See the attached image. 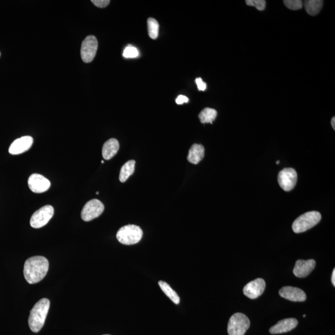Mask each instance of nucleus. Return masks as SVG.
<instances>
[{
  "label": "nucleus",
  "mask_w": 335,
  "mask_h": 335,
  "mask_svg": "<svg viewBox=\"0 0 335 335\" xmlns=\"http://www.w3.org/2000/svg\"><path fill=\"white\" fill-rule=\"evenodd\" d=\"M196 85L197 86V88H198V90L199 91H205L206 88H207V85H206L205 83L202 81V80L200 78L196 79Z\"/></svg>",
  "instance_id": "obj_27"
},
{
  "label": "nucleus",
  "mask_w": 335,
  "mask_h": 335,
  "mask_svg": "<svg viewBox=\"0 0 335 335\" xmlns=\"http://www.w3.org/2000/svg\"><path fill=\"white\" fill-rule=\"evenodd\" d=\"M28 185L33 193H42L50 188V182L41 174L34 173L29 177Z\"/></svg>",
  "instance_id": "obj_10"
},
{
  "label": "nucleus",
  "mask_w": 335,
  "mask_h": 335,
  "mask_svg": "<svg viewBox=\"0 0 335 335\" xmlns=\"http://www.w3.org/2000/svg\"><path fill=\"white\" fill-rule=\"evenodd\" d=\"M298 325L297 320L290 318L280 320L270 329V333L281 334L293 330Z\"/></svg>",
  "instance_id": "obj_15"
},
{
  "label": "nucleus",
  "mask_w": 335,
  "mask_h": 335,
  "mask_svg": "<svg viewBox=\"0 0 335 335\" xmlns=\"http://www.w3.org/2000/svg\"><path fill=\"white\" fill-rule=\"evenodd\" d=\"M189 101V99L187 97L183 95H179L176 99V102L177 105H183L184 103H187Z\"/></svg>",
  "instance_id": "obj_28"
},
{
  "label": "nucleus",
  "mask_w": 335,
  "mask_h": 335,
  "mask_svg": "<svg viewBox=\"0 0 335 335\" xmlns=\"http://www.w3.org/2000/svg\"><path fill=\"white\" fill-rule=\"evenodd\" d=\"M217 116V112L214 109L206 108L204 109L199 114V118L202 124L211 123L213 124L214 120Z\"/></svg>",
  "instance_id": "obj_20"
},
{
  "label": "nucleus",
  "mask_w": 335,
  "mask_h": 335,
  "mask_svg": "<svg viewBox=\"0 0 335 335\" xmlns=\"http://www.w3.org/2000/svg\"><path fill=\"white\" fill-rule=\"evenodd\" d=\"M250 326V320L245 314H235L229 320L228 333L229 335H244Z\"/></svg>",
  "instance_id": "obj_5"
},
{
  "label": "nucleus",
  "mask_w": 335,
  "mask_h": 335,
  "mask_svg": "<svg viewBox=\"0 0 335 335\" xmlns=\"http://www.w3.org/2000/svg\"><path fill=\"white\" fill-rule=\"evenodd\" d=\"M246 4L250 7H255L259 11L264 10L266 5L265 0H247Z\"/></svg>",
  "instance_id": "obj_25"
},
{
  "label": "nucleus",
  "mask_w": 335,
  "mask_h": 335,
  "mask_svg": "<svg viewBox=\"0 0 335 335\" xmlns=\"http://www.w3.org/2000/svg\"><path fill=\"white\" fill-rule=\"evenodd\" d=\"M142 236L141 228L135 225L124 226L119 229L116 234L117 240L125 245L136 244L141 240Z\"/></svg>",
  "instance_id": "obj_4"
},
{
  "label": "nucleus",
  "mask_w": 335,
  "mask_h": 335,
  "mask_svg": "<svg viewBox=\"0 0 335 335\" xmlns=\"http://www.w3.org/2000/svg\"><path fill=\"white\" fill-rule=\"evenodd\" d=\"M323 2L322 0H308L304 2L306 11L311 16L319 14L323 7Z\"/></svg>",
  "instance_id": "obj_19"
},
{
  "label": "nucleus",
  "mask_w": 335,
  "mask_h": 335,
  "mask_svg": "<svg viewBox=\"0 0 335 335\" xmlns=\"http://www.w3.org/2000/svg\"><path fill=\"white\" fill-rule=\"evenodd\" d=\"M266 282L262 278H257L248 282L243 288V294L251 299H255L264 293Z\"/></svg>",
  "instance_id": "obj_11"
},
{
  "label": "nucleus",
  "mask_w": 335,
  "mask_h": 335,
  "mask_svg": "<svg viewBox=\"0 0 335 335\" xmlns=\"http://www.w3.org/2000/svg\"><path fill=\"white\" fill-rule=\"evenodd\" d=\"M104 335H110V334H104Z\"/></svg>",
  "instance_id": "obj_35"
},
{
  "label": "nucleus",
  "mask_w": 335,
  "mask_h": 335,
  "mask_svg": "<svg viewBox=\"0 0 335 335\" xmlns=\"http://www.w3.org/2000/svg\"><path fill=\"white\" fill-rule=\"evenodd\" d=\"M280 296L293 302H303L307 299L304 291L298 288L285 286L280 289Z\"/></svg>",
  "instance_id": "obj_13"
},
{
  "label": "nucleus",
  "mask_w": 335,
  "mask_h": 335,
  "mask_svg": "<svg viewBox=\"0 0 335 335\" xmlns=\"http://www.w3.org/2000/svg\"><path fill=\"white\" fill-rule=\"evenodd\" d=\"M0 56H1V53H0Z\"/></svg>",
  "instance_id": "obj_36"
},
{
  "label": "nucleus",
  "mask_w": 335,
  "mask_h": 335,
  "mask_svg": "<svg viewBox=\"0 0 335 335\" xmlns=\"http://www.w3.org/2000/svg\"><path fill=\"white\" fill-rule=\"evenodd\" d=\"M135 160H130L122 166L119 174V180L121 183H124L128 179L135 170Z\"/></svg>",
  "instance_id": "obj_18"
},
{
  "label": "nucleus",
  "mask_w": 335,
  "mask_h": 335,
  "mask_svg": "<svg viewBox=\"0 0 335 335\" xmlns=\"http://www.w3.org/2000/svg\"><path fill=\"white\" fill-rule=\"evenodd\" d=\"M98 40L93 36H89L83 41L81 47V57L83 61L90 63L93 61L98 50Z\"/></svg>",
  "instance_id": "obj_8"
},
{
  "label": "nucleus",
  "mask_w": 335,
  "mask_h": 335,
  "mask_svg": "<svg viewBox=\"0 0 335 335\" xmlns=\"http://www.w3.org/2000/svg\"><path fill=\"white\" fill-rule=\"evenodd\" d=\"M122 56L127 59L136 58L139 56V51L136 47L128 45L123 51Z\"/></svg>",
  "instance_id": "obj_23"
},
{
  "label": "nucleus",
  "mask_w": 335,
  "mask_h": 335,
  "mask_svg": "<svg viewBox=\"0 0 335 335\" xmlns=\"http://www.w3.org/2000/svg\"><path fill=\"white\" fill-rule=\"evenodd\" d=\"M280 188L285 191L293 190L297 182V174L293 168H288L280 171L277 176Z\"/></svg>",
  "instance_id": "obj_9"
},
{
  "label": "nucleus",
  "mask_w": 335,
  "mask_h": 335,
  "mask_svg": "<svg viewBox=\"0 0 335 335\" xmlns=\"http://www.w3.org/2000/svg\"><path fill=\"white\" fill-rule=\"evenodd\" d=\"M91 2L98 8H105L110 5V0H92Z\"/></svg>",
  "instance_id": "obj_26"
},
{
  "label": "nucleus",
  "mask_w": 335,
  "mask_h": 335,
  "mask_svg": "<svg viewBox=\"0 0 335 335\" xmlns=\"http://www.w3.org/2000/svg\"><path fill=\"white\" fill-rule=\"evenodd\" d=\"M101 163H104V161H101Z\"/></svg>",
  "instance_id": "obj_34"
},
{
  "label": "nucleus",
  "mask_w": 335,
  "mask_h": 335,
  "mask_svg": "<svg viewBox=\"0 0 335 335\" xmlns=\"http://www.w3.org/2000/svg\"><path fill=\"white\" fill-rule=\"evenodd\" d=\"M105 210V206L98 199H92L87 202L83 208L82 219L85 222L91 221L101 216Z\"/></svg>",
  "instance_id": "obj_7"
},
{
  "label": "nucleus",
  "mask_w": 335,
  "mask_h": 335,
  "mask_svg": "<svg viewBox=\"0 0 335 335\" xmlns=\"http://www.w3.org/2000/svg\"><path fill=\"white\" fill-rule=\"evenodd\" d=\"M331 124L332 127H333V130H335V117H333V118L331 119Z\"/></svg>",
  "instance_id": "obj_30"
},
{
  "label": "nucleus",
  "mask_w": 335,
  "mask_h": 335,
  "mask_svg": "<svg viewBox=\"0 0 335 335\" xmlns=\"http://www.w3.org/2000/svg\"><path fill=\"white\" fill-rule=\"evenodd\" d=\"M331 282H332V284H333V286H335V269H334L333 273H332Z\"/></svg>",
  "instance_id": "obj_29"
},
{
  "label": "nucleus",
  "mask_w": 335,
  "mask_h": 335,
  "mask_svg": "<svg viewBox=\"0 0 335 335\" xmlns=\"http://www.w3.org/2000/svg\"><path fill=\"white\" fill-rule=\"evenodd\" d=\"M49 267L48 261L44 256L31 257L25 261L24 266V276L30 285L36 284L44 278Z\"/></svg>",
  "instance_id": "obj_1"
},
{
  "label": "nucleus",
  "mask_w": 335,
  "mask_h": 335,
  "mask_svg": "<svg viewBox=\"0 0 335 335\" xmlns=\"http://www.w3.org/2000/svg\"><path fill=\"white\" fill-rule=\"evenodd\" d=\"M283 2L286 7L291 10L301 9L303 6V3L300 0H285Z\"/></svg>",
  "instance_id": "obj_24"
},
{
  "label": "nucleus",
  "mask_w": 335,
  "mask_h": 335,
  "mask_svg": "<svg viewBox=\"0 0 335 335\" xmlns=\"http://www.w3.org/2000/svg\"><path fill=\"white\" fill-rule=\"evenodd\" d=\"M96 194H99L98 192H96Z\"/></svg>",
  "instance_id": "obj_32"
},
{
  "label": "nucleus",
  "mask_w": 335,
  "mask_h": 335,
  "mask_svg": "<svg viewBox=\"0 0 335 335\" xmlns=\"http://www.w3.org/2000/svg\"><path fill=\"white\" fill-rule=\"evenodd\" d=\"M279 162H280L279 161H277L276 162V164H279Z\"/></svg>",
  "instance_id": "obj_31"
},
{
  "label": "nucleus",
  "mask_w": 335,
  "mask_h": 335,
  "mask_svg": "<svg viewBox=\"0 0 335 335\" xmlns=\"http://www.w3.org/2000/svg\"><path fill=\"white\" fill-rule=\"evenodd\" d=\"M119 149V143L116 139H111L103 145L102 154L105 160H109L113 158Z\"/></svg>",
  "instance_id": "obj_16"
},
{
  "label": "nucleus",
  "mask_w": 335,
  "mask_h": 335,
  "mask_svg": "<svg viewBox=\"0 0 335 335\" xmlns=\"http://www.w3.org/2000/svg\"><path fill=\"white\" fill-rule=\"evenodd\" d=\"M205 149L203 145L194 144L191 146L187 157L189 162L197 165L204 159Z\"/></svg>",
  "instance_id": "obj_17"
},
{
  "label": "nucleus",
  "mask_w": 335,
  "mask_h": 335,
  "mask_svg": "<svg viewBox=\"0 0 335 335\" xmlns=\"http://www.w3.org/2000/svg\"><path fill=\"white\" fill-rule=\"evenodd\" d=\"M159 285L160 288H161L162 290L163 291V293L167 295V296L170 298V299L172 300L173 302L175 303V304H179L180 298L178 296V295H177L176 292L171 288V286L169 285L167 282L160 280V281L159 282Z\"/></svg>",
  "instance_id": "obj_21"
},
{
  "label": "nucleus",
  "mask_w": 335,
  "mask_h": 335,
  "mask_svg": "<svg viewBox=\"0 0 335 335\" xmlns=\"http://www.w3.org/2000/svg\"><path fill=\"white\" fill-rule=\"evenodd\" d=\"M149 36L152 39H156L159 36V24L156 19L148 18L147 20Z\"/></svg>",
  "instance_id": "obj_22"
},
{
  "label": "nucleus",
  "mask_w": 335,
  "mask_h": 335,
  "mask_svg": "<svg viewBox=\"0 0 335 335\" xmlns=\"http://www.w3.org/2000/svg\"><path fill=\"white\" fill-rule=\"evenodd\" d=\"M50 303L49 300L44 298L39 300L31 311L28 323L31 330L34 333H38L44 326L49 310Z\"/></svg>",
  "instance_id": "obj_2"
},
{
  "label": "nucleus",
  "mask_w": 335,
  "mask_h": 335,
  "mask_svg": "<svg viewBox=\"0 0 335 335\" xmlns=\"http://www.w3.org/2000/svg\"><path fill=\"white\" fill-rule=\"evenodd\" d=\"M54 214V209L50 205H45L39 209L31 217L30 220L31 227L34 228L44 227L53 218Z\"/></svg>",
  "instance_id": "obj_6"
},
{
  "label": "nucleus",
  "mask_w": 335,
  "mask_h": 335,
  "mask_svg": "<svg viewBox=\"0 0 335 335\" xmlns=\"http://www.w3.org/2000/svg\"><path fill=\"white\" fill-rule=\"evenodd\" d=\"M316 262L314 260H297L295 265L293 273L299 278L307 277L316 268Z\"/></svg>",
  "instance_id": "obj_12"
},
{
  "label": "nucleus",
  "mask_w": 335,
  "mask_h": 335,
  "mask_svg": "<svg viewBox=\"0 0 335 335\" xmlns=\"http://www.w3.org/2000/svg\"><path fill=\"white\" fill-rule=\"evenodd\" d=\"M321 219V214L319 212H308L295 220L292 228L296 234L304 233L318 224Z\"/></svg>",
  "instance_id": "obj_3"
},
{
  "label": "nucleus",
  "mask_w": 335,
  "mask_h": 335,
  "mask_svg": "<svg viewBox=\"0 0 335 335\" xmlns=\"http://www.w3.org/2000/svg\"><path fill=\"white\" fill-rule=\"evenodd\" d=\"M33 138L31 136H24L16 139L11 144L9 153L11 154H19L24 153L32 147Z\"/></svg>",
  "instance_id": "obj_14"
},
{
  "label": "nucleus",
  "mask_w": 335,
  "mask_h": 335,
  "mask_svg": "<svg viewBox=\"0 0 335 335\" xmlns=\"http://www.w3.org/2000/svg\"><path fill=\"white\" fill-rule=\"evenodd\" d=\"M303 317H306L305 315H303Z\"/></svg>",
  "instance_id": "obj_33"
}]
</instances>
